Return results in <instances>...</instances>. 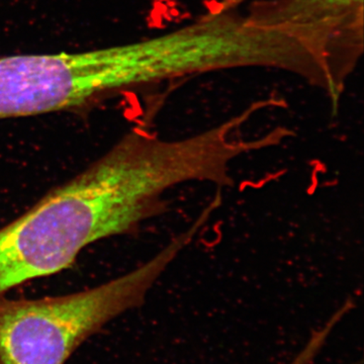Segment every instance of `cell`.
Returning <instances> with one entry per match:
<instances>
[{
  "label": "cell",
  "mask_w": 364,
  "mask_h": 364,
  "mask_svg": "<svg viewBox=\"0 0 364 364\" xmlns=\"http://www.w3.org/2000/svg\"><path fill=\"white\" fill-rule=\"evenodd\" d=\"M167 210L138 128L0 228V296L66 270L91 244L134 233Z\"/></svg>",
  "instance_id": "obj_1"
},
{
  "label": "cell",
  "mask_w": 364,
  "mask_h": 364,
  "mask_svg": "<svg viewBox=\"0 0 364 364\" xmlns=\"http://www.w3.org/2000/svg\"><path fill=\"white\" fill-rule=\"evenodd\" d=\"M205 221L193 224L131 272L91 289L33 299L0 296V364H65L105 325L139 308Z\"/></svg>",
  "instance_id": "obj_2"
},
{
  "label": "cell",
  "mask_w": 364,
  "mask_h": 364,
  "mask_svg": "<svg viewBox=\"0 0 364 364\" xmlns=\"http://www.w3.org/2000/svg\"><path fill=\"white\" fill-rule=\"evenodd\" d=\"M149 39L83 52L0 57V121L80 109L109 93L155 85Z\"/></svg>",
  "instance_id": "obj_3"
},
{
  "label": "cell",
  "mask_w": 364,
  "mask_h": 364,
  "mask_svg": "<svg viewBox=\"0 0 364 364\" xmlns=\"http://www.w3.org/2000/svg\"><path fill=\"white\" fill-rule=\"evenodd\" d=\"M246 18L284 36L324 74L337 114L364 51V0H259Z\"/></svg>",
  "instance_id": "obj_4"
},
{
  "label": "cell",
  "mask_w": 364,
  "mask_h": 364,
  "mask_svg": "<svg viewBox=\"0 0 364 364\" xmlns=\"http://www.w3.org/2000/svg\"><path fill=\"white\" fill-rule=\"evenodd\" d=\"M353 305V301L351 299H347L343 305L333 314L332 317L327 321L325 326L313 333L305 347L289 364H312L318 354L322 350L323 346L327 341L328 337L331 335L334 328L347 314L350 312Z\"/></svg>",
  "instance_id": "obj_5"
}]
</instances>
